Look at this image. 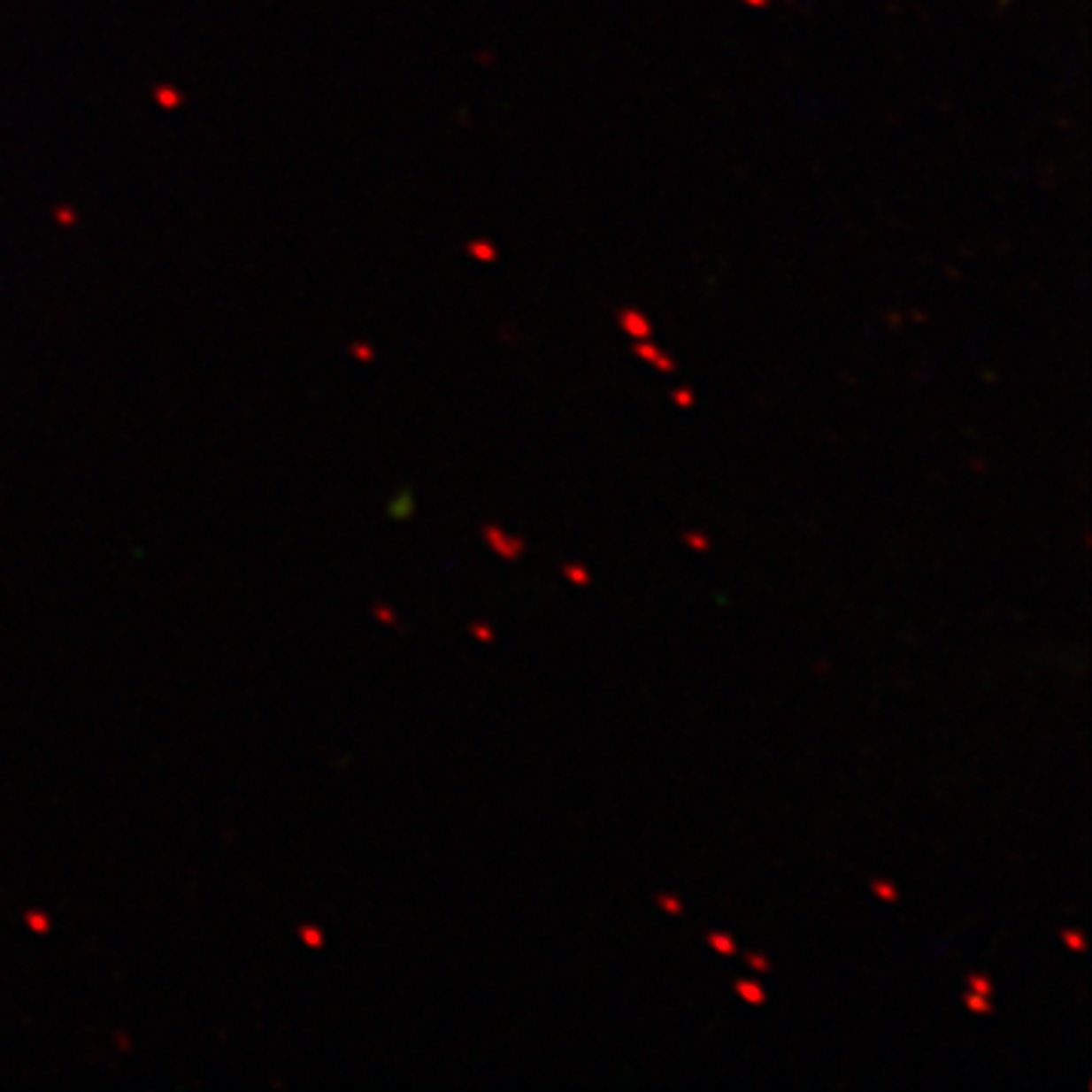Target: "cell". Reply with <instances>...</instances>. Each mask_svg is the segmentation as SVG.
Returning a JSON list of instances; mask_svg holds the SVG:
<instances>
[{
	"label": "cell",
	"instance_id": "cell-1",
	"mask_svg": "<svg viewBox=\"0 0 1092 1092\" xmlns=\"http://www.w3.org/2000/svg\"><path fill=\"white\" fill-rule=\"evenodd\" d=\"M483 534H486V541L492 543V550L498 552L501 558H510V562H516V558H519L522 552H526V541H519V537H510V534H504V531H498V528H486Z\"/></svg>",
	"mask_w": 1092,
	"mask_h": 1092
},
{
	"label": "cell",
	"instance_id": "cell-2",
	"mask_svg": "<svg viewBox=\"0 0 1092 1092\" xmlns=\"http://www.w3.org/2000/svg\"><path fill=\"white\" fill-rule=\"evenodd\" d=\"M734 992L750 1004H765V989L753 980H734Z\"/></svg>",
	"mask_w": 1092,
	"mask_h": 1092
},
{
	"label": "cell",
	"instance_id": "cell-3",
	"mask_svg": "<svg viewBox=\"0 0 1092 1092\" xmlns=\"http://www.w3.org/2000/svg\"><path fill=\"white\" fill-rule=\"evenodd\" d=\"M962 1002H965V1008L968 1011H974V1013H992V1002H989V996H980V992H965V996H962Z\"/></svg>",
	"mask_w": 1092,
	"mask_h": 1092
},
{
	"label": "cell",
	"instance_id": "cell-4",
	"mask_svg": "<svg viewBox=\"0 0 1092 1092\" xmlns=\"http://www.w3.org/2000/svg\"><path fill=\"white\" fill-rule=\"evenodd\" d=\"M707 944H711L716 953H722V956H732L734 953V941H732V934H722V932H711L707 934Z\"/></svg>",
	"mask_w": 1092,
	"mask_h": 1092
},
{
	"label": "cell",
	"instance_id": "cell-5",
	"mask_svg": "<svg viewBox=\"0 0 1092 1092\" xmlns=\"http://www.w3.org/2000/svg\"><path fill=\"white\" fill-rule=\"evenodd\" d=\"M562 573H565L567 580H571L573 586H588V580H592V573H588L583 565H565Z\"/></svg>",
	"mask_w": 1092,
	"mask_h": 1092
},
{
	"label": "cell",
	"instance_id": "cell-6",
	"mask_svg": "<svg viewBox=\"0 0 1092 1092\" xmlns=\"http://www.w3.org/2000/svg\"><path fill=\"white\" fill-rule=\"evenodd\" d=\"M871 892H874V896H881L883 902H898V889L896 886H889V883H883V881H874L871 883Z\"/></svg>",
	"mask_w": 1092,
	"mask_h": 1092
},
{
	"label": "cell",
	"instance_id": "cell-7",
	"mask_svg": "<svg viewBox=\"0 0 1092 1092\" xmlns=\"http://www.w3.org/2000/svg\"><path fill=\"white\" fill-rule=\"evenodd\" d=\"M968 987H971V992H980V996H992V983L987 980V977H980V974H971V977H968Z\"/></svg>",
	"mask_w": 1092,
	"mask_h": 1092
},
{
	"label": "cell",
	"instance_id": "cell-8",
	"mask_svg": "<svg viewBox=\"0 0 1092 1092\" xmlns=\"http://www.w3.org/2000/svg\"><path fill=\"white\" fill-rule=\"evenodd\" d=\"M1062 941H1065V944L1072 947L1074 953H1083V950H1087V947H1083V938L1074 932V928H1065V932H1062Z\"/></svg>",
	"mask_w": 1092,
	"mask_h": 1092
},
{
	"label": "cell",
	"instance_id": "cell-9",
	"mask_svg": "<svg viewBox=\"0 0 1092 1092\" xmlns=\"http://www.w3.org/2000/svg\"><path fill=\"white\" fill-rule=\"evenodd\" d=\"M155 97H158L161 106H176V104H180V95H176L173 88H158V91H155Z\"/></svg>",
	"mask_w": 1092,
	"mask_h": 1092
},
{
	"label": "cell",
	"instance_id": "cell-10",
	"mask_svg": "<svg viewBox=\"0 0 1092 1092\" xmlns=\"http://www.w3.org/2000/svg\"><path fill=\"white\" fill-rule=\"evenodd\" d=\"M656 902H658V907H665L668 913H683V902H677L673 896H658Z\"/></svg>",
	"mask_w": 1092,
	"mask_h": 1092
},
{
	"label": "cell",
	"instance_id": "cell-11",
	"mask_svg": "<svg viewBox=\"0 0 1092 1092\" xmlns=\"http://www.w3.org/2000/svg\"><path fill=\"white\" fill-rule=\"evenodd\" d=\"M747 965L753 968V971H758V974H765V971H771L768 959H765V956H758V953H750V956H747Z\"/></svg>",
	"mask_w": 1092,
	"mask_h": 1092
},
{
	"label": "cell",
	"instance_id": "cell-12",
	"mask_svg": "<svg viewBox=\"0 0 1092 1092\" xmlns=\"http://www.w3.org/2000/svg\"><path fill=\"white\" fill-rule=\"evenodd\" d=\"M683 541H686V543H689V546H692V550H701V552H704V550H707V546H711V541H707V537H704V534H695V531H692V534H683Z\"/></svg>",
	"mask_w": 1092,
	"mask_h": 1092
},
{
	"label": "cell",
	"instance_id": "cell-13",
	"mask_svg": "<svg viewBox=\"0 0 1092 1092\" xmlns=\"http://www.w3.org/2000/svg\"><path fill=\"white\" fill-rule=\"evenodd\" d=\"M473 637H480V641H492V628L488 626H473Z\"/></svg>",
	"mask_w": 1092,
	"mask_h": 1092
}]
</instances>
